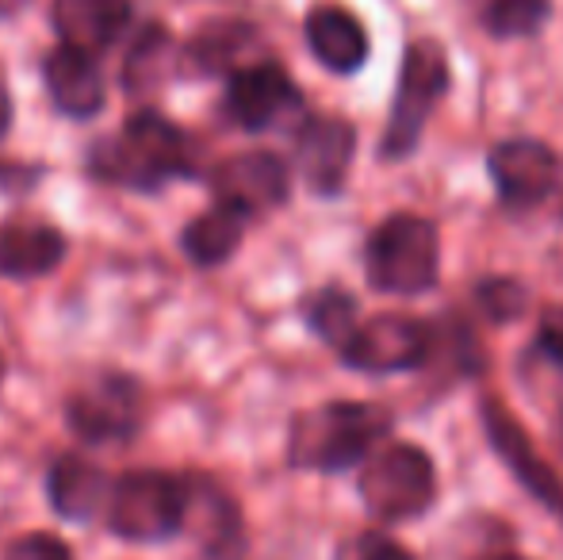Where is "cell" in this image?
I'll list each match as a JSON object with an SVG mask.
<instances>
[{"instance_id":"obj_27","label":"cell","mask_w":563,"mask_h":560,"mask_svg":"<svg viewBox=\"0 0 563 560\" xmlns=\"http://www.w3.org/2000/svg\"><path fill=\"white\" fill-rule=\"evenodd\" d=\"M541 350L563 369V307H552L541 319Z\"/></svg>"},{"instance_id":"obj_30","label":"cell","mask_w":563,"mask_h":560,"mask_svg":"<svg viewBox=\"0 0 563 560\" xmlns=\"http://www.w3.org/2000/svg\"><path fill=\"white\" fill-rule=\"evenodd\" d=\"M503 560H518V557H503Z\"/></svg>"},{"instance_id":"obj_11","label":"cell","mask_w":563,"mask_h":560,"mask_svg":"<svg viewBox=\"0 0 563 560\" xmlns=\"http://www.w3.org/2000/svg\"><path fill=\"white\" fill-rule=\"evenodd\" d=\"M299 108L303 97L276 62H253L227 81V116L245 131H268Z\"/></svg>"},{"instance_id":"obj_25","label":"cell","mask_w":563,"mask_h":560,"mask_svg":"<svg viewBox=\"0 0 563 560\" xmlns=\"http://www.w3.org/2000/svg\"><path fill=\"white\" fill-rule=\"evenodd\" d=\"M338 560H415V557H410L395 538L368 530V534H356V538H349L345 546L338 549Z\"/></svg>"},{"instance_id":"obj_22","label":"cell","mask_w":563,"mask_h":560,"mask_svg":"<svg viewBox=\"0 0 563 560\" xmlns=\"http://www.w3.org/2000/svg\"><path fill=\"white\" fill-rule=\"evenodd\" d=\"M307 322H311V330L322 342H330L341 353L349 338L356 334V327H361V322H356V299L341 288L314 292V296L307 299Z\"/></svg>"},{"instance_id":"obj_13","label":"cell","mask_w":563,"mask_h":560,"mask_svg":"<svg viewBox=\"0 0 563 560\" xmlns=\"http://www.w3.org/2000/svg\"><path fill=\"white\" fill-rule=\"evenodd\" d=\"M356 131L353 123L334 120V116H314L303 123L296 139V165L303 180L322 196H334L345 185V173L353 165Z\"/></svg>"},{"instance_id":"obj_17","label":"cell","mask_w":563,"mask_h":560,"mask_svg":"<svg viewBox=\"0 0 563 560\" xmlns=\"http://www.w3.org/2000/svg\"><path fill=\"white\" fill-rule=\"evenodd\" d=\"M66 257V239L58 227L35 219H12L0 227V277L35 281L54 273Z\"/></svg>"},{"instance_id":"obj_2","label":"cell","mask_w":563,"mask_h":560,"mask_svg":"<svg viewBox=\"0 0 563 560\" xmlns=\"http://www.w3.org/2000/svg\"><path fill=\"white\" fill-rule=\"evenodd\" d=\"M391 430V415L376 404H334L311 407L296 415L288 438V461L296 469L314 472H341L368 461L376 446Z\"/></svg>"},{"instance_id":"obj_15","label":"cell","mask_w":563,"mask_h":560,"mask_svg":"<svg viewBox=\"0 0 563 560\" xmlns=\"http://www.w3.org/2000/svg\"><path fill=\"white\" fill-rule=\"evenodd\" d=\"M43 81L51 92L54 108L62 116H74V120H89L104 108V74H100V62L85 51L74 46H54L43 58Z\"/></svg>"},{"instance_id":"obj_19","label":"cell","mask_w":563,"mask_h":560,"mask_svg":"<svg viewBox=\"0 0 563 560\" xmlns=\"http://www.w3.org/2000/svg\"><path fill=\"white\" fill-rule=\"evenodd\" d=\"M307 46L334 74H353L368 58V35L361 20L338 4H319L307 12Z\"/></svg>"},{"instance_id":"obj_14","label":"cell","mask_w":563,"mask_h":560,"mask_svg":"<svg viewBox=\"0 0 563 560\" xmlns=\"http://www.w3.org/2000/svg\"><path fill=\"white\" fill-rule=\"evenodd\" d=\"M131 15V0H54L51 4V23L62 46H74L92 58L123 39Z\"/></svg>"},{"instance_id":"obj_4","label":"cell","mask_w":563,"mask_h":560,"mask_svg":"<svg viewBox=\"0 0 563 560\" xmlns=\"http://www.w3.org/2000/svg\"><path fill=\"white\" fill-rule=\"evenodd\" d=\"M445 89H449L445 46H441L438 39H418V43H410L399 66V85H395L384 142H379L384 157L399 162V157L415 154L418 139H422L426 123H430L433 108L441 105Z\"/></svg>"},{"instance_id":"obj_6","label":"cell","mask_w":563,"mask_h":560,"mask_svg":"<svg viewBox=\"0 0 563 560\" xmlns=\"http://www.w3.org/2000/svg\"><path fill=\"white\" fill-rule=\"evenodd\" d=\"M438 495V472L426 449L418 446H387L364 461L361 499L368 515L379 523H407L430 510Z\"/></svg>"},{"instance_id":"obj_7","label":"cell","mask_w":563,"mask_h":560,"mask_svg":"<svg viewBox=\"0 0 563 560\" xmlns=\"http://www.w3.org/2000/svg\"><path fill=\"white\" fill-rule=\"evenodd\" d=\"M142 388L123 373H100L66 404V422L85 446H123L142 430Z\"/></svg>"},{"instance_id":"obj_8","label":"cell","mask_w":563,"mask_h":560,"mask_svg":"<svg viewBox=\"0 0 563 560\" xmlns=\"http://www.w3.org/2000/svg\"><path fill=\"white\" fill-rule=\"evenodd\" d=\"M430 353V327L410 315H376L361 322L345 342L341 361L361 373H402L418 369Z\"/></svg>"},{"instance_id":"obj_12","label":"cell","mask_w":563,"mask_h":560,"mask_svg":"<svg viewBox=\"0 0 563 560\" xmlns=\"http://www.w3.org/2000/svg\"><path fill=\"white\" fill-rule=\"evenodd\" d=\"M483 426H487V438L495 446V453L506 461V469L518 476V484L526 487L533 499H541L552 515H563V480L549 469L537 446L526 438V430L518 426L510 411L495 399L483 404Z\"/></svg>"},{"instance_id":"obj_3","label":"cell","mask_w":563,"mask_h":560,"mask_svg":"<svg viewBox=\"0 0 563 560\" xmlns=\"http://www.w3.org/2000/svg\"><path fill=\"white\" fill-rule=\"evenodd\" d=\"M368 284L387 296H422L438 284L441 270V242L438 227L410 211H395L372 231L368 250Z\"/></svg>"},{"instance_id":"obj_26","label":"cell","mask_w":563,"mask_h":560,"mask_svg":"<svg viewBox=\"0 0 563 560\" xmlns=\"http://www.w3.org/2000/svg\"><path fill=\"white\" fill-rule=\"evenodd\" d=\"M4 560H74L69 546L54 534H23L4 549Z\"/></svg>"},{"instance_id":"obj_29","label":"cell","mask_w":563,"mask_h":560,"mask_svg":"<svg viewBox=\"0 0 563 560\" xmlns=\"http://www.w3.org/2000/svg\"><path fill=\"white\" fill-rule=\"evenodd\" d=\"M27 0H0V15H8V12H15V8H23Z\"/></svg>"},{"instance_id":"obj_24","label":"cell","mask_w":563,"mask_h":560,"mask_svg":"<svg viewBox=\"0 0 563 560\" xmlns=\"http://www.w3.org/2000/svg\"><path fill=\"white\" fill-rule=\"evenodd\" d=\"M552 12V0H487L483 28L495 39H526L544 28Z\"/></svg>"},{"instance_id":"obj_1","label":"cell","mask_w":563,"mask_h":560,"mask_svg":"<svg viewBox=\"0 0 563 560\" xmlns=\"http://www.w3.org/2000/svg\"><path fill=\"white\" fill-rule=\"evenodd\" d=\"M196 169L192 142L180 128H173L162 112H139L115 131L100 139L89 154V173L100 185L154 193L177 177Z\"/></svg>"},{"instance_id":"obj_20","label":"cell","mask_w":563,"mask_h":560,"mask_svg":"<svg viewBox=\"0 0 563 560\" xmlns=\"http://www.w3.org/2000/svg\"><path fill=\"white\" fill-rule=\"evenodd\" d=\"M245 234V216L234 208H223V204H211L203 216H196L192 223L180 234V246L192 257L196 265L211 270V265H223L234 257V250L242 246Z\"/></svg>"},{"instance_id":"obj_28","label":"cell","mask_w":563,"mask_h":560,"mask_svg":"<svg viewBox=\"0 0 563 560\" xmlns=\"http://www.w3.org/2000/svg\"><path fill=\"white\" fill-rule=\"evenodd\" d=\"M8 123H12V100H8L4 85H0V135L8 131Z\"/></svg>"},{"instance_id":"obj_21","label":"cell","mask_w":563,"mask_h":560,"mask_svg":"<svg viewBox=\"0 0 563 560\" xmlns=\"http://www.w3.org/2000/svg\"><path fill=\"white\" fill-rule=\"evenodd\" d=\"M250 43L253 31L245 23H216V28H203L196 35V43L188 46V58L200 69H208V74H238V69H245L238 58H242Z\"/></svg>"},{"instance_id":"obj_18","label":"cell","mask_w":563,"mask_h":560,"mask_svg":"<svg viewBox=\"0 0 563 560\" xmlns=\"http://www.w3.org/2000/svg\"><path fill=\"white\" fill-rule=\"evenodd\" d=\"M46 495H51V507L58 510L69 523H89L100 510H108L112 499V480L104 476V469H97L85 457H58L51 464V476H46Z\"/></svg>"},{"instance_id":"obj_23","label":"cell","mask_w":563,"mask_h":560,"mask_svg":"<svg viewBox=\"0 0 563 560\" xmlns=\"http://www.w3.org/2000/svg\"><path fill=\"white\" fill-rule=\"evenodd\" d=\"M169 35H165L157 23H150L146 31L139 35V43L131 46V54H126V66H123V85L131 97H139V92H150L162 85V69L169 66Z\"/></svg>"},{"instance_id":"obj_5","label":"cell","mask_w":563,"mask_h":560,"mask_svg":"<svg viewBox=\"0 0 563 560\" xmlns=\"http://www.w3.org/2000/svg\"><path fill=\"white\" fill-rule=\"evenodd\" d=\"M188 476L134 469L112 484L108 526L126 541H165L185 530Z\"/></svg>"},{"instance_id":"obj_10","label":"cell","mask_w":563,"mask_h":560,"mask_svg":"<svg viewBox=\"0 0 563 560\" xmlns=\"http://www.w3.org/2000/svg\"><path fill=\"white\" fill-rule=\"evenodd\" d=\"M211 193H216V204L242 211L250 219L288 200L291 173L268 150H250V154H234L211 169Z\"/></svg>"},{"instance_id":"obj_16","label":"cell","mask_w":563,"mask_h":560,"mask_svg":"<svg viewBox=\"0 0 563 560\" xmlns=\"http://www.w3.org/2000/svg\"><path fill=\"white\" fill-rule=\"evenodd\" d=\"M185 530L200 541V549L211 560H234L238 546H242V523H238L234 499L203 476H188Z\"/></svg>"},{"instance_id":"obj_9","label":"cell","mask_w":563,"mask_h":560,"mask_svg":"<svg viewBox=\"0 0 563 560\" xmlns=\"http://www.w3.org/2000/svg\"><path fill=\"white\" fill-rule=\"evenodd\" d=\"M487 169L506 208H533V204L549 200L563 177L556 150L537 139H506L490 146Z\"/></svg>"}]
</instances>
